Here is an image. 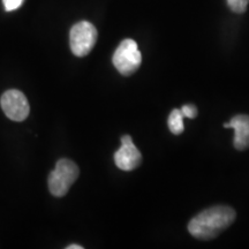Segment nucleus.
Instances as JSON below:
<instances>
[{"label":"nucleus","instance_id":"f257e3e1","mask_svg":"<svg viewBox=\"0 0 249 249\" xmlns=\"http://www.w3.org/2000/svg\"><path fill=\"white\" fill-rule=\"evenodd\" d=\"M235 218L236 213L233 208L216 205L196 214L188 224V231L196 239L211 240L229 229Z\"/></svg>","mask_w":249,"mask_h":249},{"label":"nucleus","instance_id":"f03ea898","mask_svg":"<svg viewBox=\"0 0 249 249\" xmlns=\"http://www.w3.org/2000/svg\"><path fill=\"white\" fill-rule=\"evenodd\" d=\"M79 166L73 160L61 158L55 164V169L50 173L48 186L50 193L55 197H62L70 191L71 186L79 178Z\"/></svg>","mask_w":249,"mask_h":249},{"label":"nucleus","instance_id":"7ed1b4c3","mask_svg":"<svg viewBox=\"0 0 249 249\" xmlns=\"http://www.w3.org/2000/svg\"><path fill=\"white\" fill-rule=\"evenodd\" d=\"M112 62L117 71L124 76L135 73L142 64V54L138 43L134 39H124L114 52Z\"/></svg>","mask_w":249,"mask_h":249},{"label":"nucleus","instance_id":"20e7f679","mask_svg":"<svg viewBox=\"0 0 249 249\" xmlns=\"http://www.w3.org/2000/svg\"><path fill=\"white\" fill-rule=\"evenodd\" d=\"M97 40V29L88 21L74 24L70 34L71 50L76 57H86L90 53Z\"/></svg>","mask_w":249,"mask_h":249},{"label":"nucleus","instance_id":"39448f33","mask_svg":"<svg viewBox=\"0 0 249 249\" xmlns=\"http://www.w3.org/2000/svg\"><path fill=\"white\" fill-rule=\"evenodd\" d=\"M2 111L8 119L13 121H23L29 116V103L23 92L20 90L11 89L4 92L0 99Z\"/></svg>","mask_w":249,"mask_h":249},{"label":"nucleus","instance_id":"423d86ee","mask_svg":"<svg viewBox=\"0 0 249 249\" xmlns=\"http://www.w3.org/2000/svg\"><path fill=\"white\" fill-rule=\"evenodd\" d=\"M116 165L123 171H133L142 163V155L129 135L121 136V147L114 154Z\"/></svg>","mask_w":249,"mask_h":249},{"label":"nucleus","instance_id":"0eeeda50","mask_svg":"<svg viewBox=\"0 0 249 249\" xmlns=\"http://www.w3.org/2000/svg\"><path fill=\"white\" fill-rule=\"evenodd\" d=\"M225 128L234 129V140L233 144L236 150H246L249 148V116L248 114H238L224 124Z\"/></svg>","mask_w":249,"mask_h":249},{"label":"nucleus","instance_id":"6e6552de","mask_svg":"<svg viewBox=\"0 0 249 249\" xmlns=\"http://www.w3.org/2000/svg\"><path fill=\"white\" fill-rule=\"evenodd\" d=\"M183 114L180 108H174V110L171 111L169 120H167V124H169V128L172 134L174 135H180L183 130H185V124H183Z\"/></svg>","mask_w":249,"mask_h":249},{"label":"nucleus","instance_id":"1a4fd4ad","mask_svg":"<svg viewBox=\"0 0 249 249\" xmlns=\"http://www.w3.org/2000/svg\"><path fill=\"white\" fill-rule=\"evenodd\" d=\"M226 1L231 11L238 14L245 13L249 5V0H226Z\"/></svg>","mask_w":249,"mask_h":249},{"label":"nucleus","instance_id":"9d476101","mask_svg":"<svg viewBox=\"0 0 249 249\" xmlns=\"http://www.w3.org/2000/svg\"><path fill=\"white\" fill-rule=\"evenodd\" d=\"M180 110H181L183 117L185 118L194 119V118H196V116H197V108H196L195 105H192V104L183 105Z\"/></svg>","mask_w":249,"mask_h":249},{"label":"nucleus","instance_id":"9b49d317","mask_svg":"<svg viewBox=\"0 0 249 249\" xmlns=\"http://www.w3.org/2000/svg\"><path fill=\"white\" fill-rule=\"evenodd\" d=\"M2 2H4V7L6 11L12 12L21 7L23 0H2Z\"/></svg>","mask_w":249,"mask_h":249},{"label":"nucleus","instance_id":"f8f14e48","mask_svg":"<svg viewBox=\"0 0 249 249\" xmlns=\"http://www.w3.org/2000/svg\"><path fill=\"white\" fill-rule=\"evenodd\" d=\"M66 248L67 249H83L82 246H79V245H75V244L71 245V246H67Z\"/></svg>","mask_w":249,"mask_h":249}]
</instances>
